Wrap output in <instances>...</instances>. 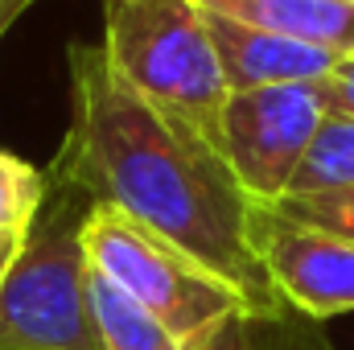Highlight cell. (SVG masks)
<instances>
[{"mask_svg":"<svg viewBox=\"0 0 354 350\" xmlns=\"http://www.w3.org/2000/svg\"><path fill=\"white\" fill-rule=\"evenodd\" d=\"M46 174L206 264L252 313H292L256 256V202L223 149L140 99L111 71L103 42L71 46V124Z\"/></svg>","mask_w":354,"mask_h":350,"instance_id":"cell-1","label":"cell"},{"mask_svg":"<svg viewBox=\"0 0 354 350\" xmlns=\"http://www.w3.org/2000/svg\"><path fill=\"white\" fill-rule=\"evenodd\" d=\"M103 54L140 99L218 145L231 87L194 0H103Z\"/></svg>","mask_w":354,"mask_h":350,"instance_id":"cell-2","label":"cell"},{"mask_svg":"<svg viewBox=\"0 0 354 350\" xmlns=\"http://www.w3.org/2000/svg\"><path fill=\"white\" fill-rule=\"evenodd\" d=\"M87 194L50 177L17 260L0 284V350H103L83 248Z\"/></svg>","mask_w":354,"mask_h":350,"instance_id":"cell-3","label":"cell"},{"mask_svg":"<svg viewBox=\"0 0 354 350\" xmlns=\"http://www.w3.org/2000/svg\"><path fill=\"white\" fill-rule=\"evenodd\" d=\"M83 248L91 268L124 288L136 305H145L181 347L206 338L239 313H252L248 301L206 264L111 206H91Z\"/></svg>","mask_w":354,"mask_h":350,"instance_id":"cell-4","label":"cell"},{"mask_svg":"<svg viewBox=\"0 0 354 350\" xmlns=\"http://www.w3.org/2000/svg\"><path fill=\"white\" fill-rule=\"evenodd\" d=\"M326 116L330 99L322 83L231 91L218 149L256 206H276L288 198V185Z\"/></svg>","mask_w":354,"mask_h":350,"instance_id":"cell-5","label":"cell"},{"mask_svg":"<svg viewBox=\"0 0 354 350\" xmlns=\"http://www.w3.org/2000/svg\"><path fill=\"white\" fill-rule=\"evenodd\" d=\"M252 243L292 313L305 322L354 313V239L301 223L276 206H256Z\"/></svg>","mask_w":354,"mask_h":350,"instance_id":"cell-6","label":"cell"},{"mask_svg":"<svg viewBox=\"0 0 354 350\" xmlns=\"http://www.w3.org/2000/svg\"><path fill=\"white\" fill-rule=\"evenodd\" d=\"M206 25H210V37H214V50H218V62H223L231 91L326 83L334 75V66L342 62V50L284 37V33H268V29L231 21V17L206 12Z\"/></svg>","mask_w":354,"mask_h":350,"instance_id":"cell-7","label":"cell"},{"mask_svg":"<svg viewBox=\"0 0 354 350\" xmlns=\"http://www.w3.org/2000/svg\"><path fill=\"white\" fill-rule=\"evenodd\" d=\"M202 12L231 17L268 33L317 42L330 50H354V4L346 0H194Z\"/></svg>","mask_w":354,"mask_h":350,"instance_id":"cell-8","label":"cell"},{"mask_svg":"<svg viewBox=\"0 0 354 350\" xmlns=\"http://www.w3.org/2000/svg\"><path fill=\"white\" fill-rule=\"evenodd\" d=\"M91 309L103 350H185L145 305H136L124 288H115L95 268H91Z\"/></svg>","mask_w":354,"mask_h":350,"instance_id":"cell-9","label":"cell"},{"mask_svg":"<svg viewBox=\"0 0 354 350\" xmlns=\"http://www.w3.org/2000/svg\"><path fill=\"white\" fill-rule=\"evenodd\" d=\"M330 194H354V116L342 111L326 116L288 185V198H330Z\"/></svg>","mask_w":354,"mask_h":350,"instance_id":"cell-10","label":"cell"},{"mask_svg":"<svg viewBox=\"0 0 354 350\" xmlns=\"http://www.w3.org/2000/svg\"><path fill=\"white\" fill-rule=\"evenodd\" d=\"M50 174L25 157L0 149V235H29L37 210L46 206Z\"/></svg>","mask_w":354,"mask_h":350,"instance_id":"cell-11","label":"cell"},{"mask_svg":"<svg viewBox=\"0 0 354 350\" xmlns=\"http://www.w3.org/2000/svg\"><path fill=\"white\" fill-rule=\"evenodd\" d=\"M292 317H301V313H288V317L239 313V317L223 322L218 330H210L206 338L189 342L185 350H297L309 338V330H301Z\"/></svg>","mask_w":354,"mask_h":350,"instance_id":"cell-12","label":"cell"},{"mask_svg":"<svg viewBox=\"0 0 354 350\" xmlns=\"http://www.w3.org/2000/svg\"><path fill=\"white\" fill-rule=\"evenodd\" d=\"M276 210L301 219V223H313V227H326V231H338L354 239V194H330V198H284L276 202Z\"/></svg>","mask_w":354,"mask_h":350,"instance_id":"cell-13","label":"cell"},{"mask_svg":"<svg viewBox=\"0 0 354 350\" xmlns=\"http://www.w3.org/2000/svg\"><path fill=\"white\" fill-rule=\"evenodd\" d=\"M322 87H326V99H330V111L354 116V50L342 54V62L334 66V75Z\"/></svg>","mask_w":354,"mask_h":350,"instance_id":"cell-14","label":"cell"},{"mask_svg":"<svg viewBox=\"0 0 354 350\" xmlns=\"http://www.w3.org/2000/svg\"><path fill=\"white\" fill-rule=\"evenodd\" d=\"M37 0H0V37L17 25V17H25Z\"/></svg>","mask_w":354,"mask_h":350,"instance_id":"cell-15","label":"cell"},{"mask_svg":"<svg viewBox=\"0 0 354 350\" xmlns=\"http://www.w3.org/2000/svg\"><path fill=\"white\" fill-rule=\"evenodd\" d=\"M21 243H25V235H0V284H4L8 268H12V260H17Z\"/></svg>","mask_w":354,"mask_h":350,"instance_id":"cell-16","label":"cell"},{"mask_svg":"<svg viewBox=\"0 0 354 350\" xmlns=\"http://www.w3.org/2000/svg\"><path fill=\"white\" fill-rule=\"evenodd\" d=\"M297 350H330V342H326V338H317V334H309V338H305Z\"/></svg>","mask_w":354,"mask_h":350,"instance_id":"cell-17","label":"cell"},{"mask_svg":"<svg viewBox=\"0 0 354 350\" xmlns=\"http://www.w3.org/2000/svg\"><path fill=\"white\" fill-rule=\"evenodd\" d=\"M346 4H354V0H346Z\"/></svg>","mask_w":354,"mask_h":350,"instance_id":"cell-18","label":"cell"}]
</instances>
